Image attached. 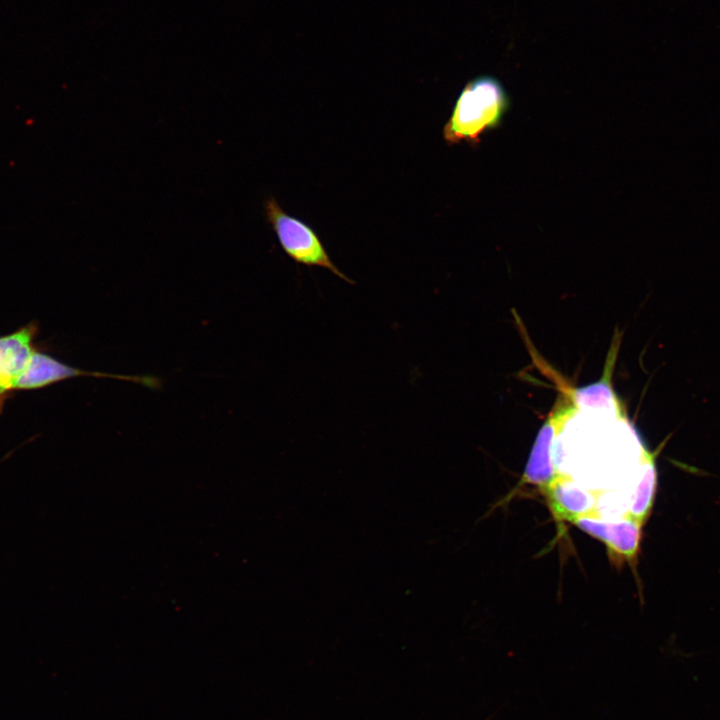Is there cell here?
Here are the masks:
<instances>
[{
  "label": "cell",
  "instance_id": "5",
  "mask_svg": "<svg viewBox=\"0 0 720 720\" xmlns=\"http://www.w3.org/2000/svg\"><path fill=\"white\" fill-rule=\"evenodd\" d=\"M560 426L556 405L539 430L519 486L533 485L542 492L558 477L553 460V444Z\"/></svg>",
  "mask_w": 720,
  "mask_h": 720
},
{
  "label": "cell",
  "instance_id": "4",
  "mask_svg": "<svg viewBox=\"0 0 720 720\" xmlns=\"http://www.w3.org/2000/svg\"><path fill=\"white\" fill-rule=\"evenodd\" d=\"M572 523L592 537L602 541L615 562L637 561L641 542L642 524L628 517L605 521L595 515H584Z\"/></svg>",
  "mask_w": 720,
  "mask_h": 720
},
{
  "label": "cell",
  "instance_id": "2",
  "mask_svg": "<svg viewBox=\"0 0 720 720\" xmlns=\"http://www.w3.org/2000/svg\"><path fill=\"white\" fill-rule=\"evenodd\" d=\"M265 215L282 250L297 264L330 271L346 283L354 281L332 261L316 232L302 220L287 214L274 197L266 199Z\"/></svg>",
  "mask_w": 720,
  "mask_h": 720
},
{
  "label": "cell",
  "instance_id": "3",
  "mask_svg": "<svg viewBox=\"0 0 720 720\" xmlns=\"http://www.w3.org/2000/svg\"><path fill=\"white\" fill-rule=\"evenodd\" d=\"M81 376L131 381L153 389L160 386V380L153 376H133L86 371L62 363L45 353L35 351L26 368L17 378L14 389L42 388L62 380Z\"/></svg>",
  "mask_w": 720,
  "mask_h": 720
},
{
  "label": "cell",
  "instance_id": "7",
  "mask_svg": "<svg viewBox=\"0 0 720 720\" xmlns=\"http://www.w3.org/2000/svg\"><path fill=\"white\" fill-rule=\"evenodd\" d=\"M543 493L556 520L573 522L595 513L593 494L567 476L559 475Z\"/></svg>",
  "mask_w": 720,
  "mask_h": 720
},
{
  "label": "cell",
  "instance_id": "1",
  "mask_svg": "<svg viewBox=\"0 0 720 720\" xmlns=\"http://www.w3.org/2000/svg\"><path fill=\"white\" fill-rule=\"evenodd\" d=\"M509 99L501 83L490 75L469 81L460 92L443 129L448 144L475 143L501 122Z\"/></svg>",
  "mask_w": 720,
  "mask_h": 720
},
{
  "label": "cell",
  "instance_id": "6",
  "mask_svg": "<svg viewBox=\"0 0 720 720\" xmlns=\"http://www.w3.org/2000/svg\"><path fill=\"white\" fill-rule=\"evenodd\" d=\"M36 323L0 337V411L8 393L15 388L17 378L26 368L32 354Z\"/></svg>",
  "mask_w": 720,
  "mask_h": 720
},
{
  "label": "cell",
  "instance_id": "8",
  "mask_svg": "<svg viewBox=\"0 0 720 720\" xmlns=\"http://www.w3.org/2000/svg\"><path fill=\"white\" fill-rule=\"evenodd\" d=\"M657 485V472L655 462L651 463L643 472L627 511V517L642 525L648 518L654 503Z\"/></svg>",
  "mask_w": 720,
  "mask_h": 720
}]
</instances>
